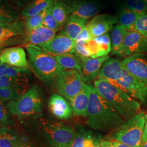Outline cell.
<instances>
[{
	"instance_id": "cell-41",
	"label": "cell",
	"mask_w": 147,
	"mask_h": 147,
	"mask_svg": "<svg viewBox=\"0 0 147 147\" xmlns=\"http://www.w3.org/2000/svg\"><path fill=\"white\" fill-rule=\"evenodd\" d=\"M112 145L114 146V147H131L128 145H126L125 144H124L123 143H121L120 142H118L117 141H113L111 142Z\"/></svg>"
},
{
	"instance_id": "cell-14",
	"label": "cell",
	"mask_w": 147,
	"mask_h": 147,
	"mask_svg": "<svg viewBox=\"0 0 147 147\" xmlns=\"http://www.w3.org/2000/svg\"><path fill=\"white\" fill-rule=\"evenodd\" d=\"M79 57L81 63V70L79 73L84 82H89L97 78L102 64L109 58V56L98 58L86 57L81 56H79Z\"/></svg>"
},
{
	"instance_id": "cell-33",
	"label": "cell",
	"mask_w": 147,
	"mask_h": 147,
	"mask_svg": "<svg viewBox=\"0 0 147 147\" xmlns=\"http://www.w3.org/2000/svg\"><path fill=\"white\" fill-rule=\"evenodd\" d=\"M53 5H51L47 9L46 14L42 22V26L57 32L61 27L53 16Z\"/></svg>"
},
{
	"instance_id": "cell-2",
	"label": "cell",
	"mask_w": 147,
	"mask_h": 147,
	"mask_svg": "<svg viewBox=\"0 0 147 147\" xmlns=\"http://www.w3.org/2000/svg\"><path fill=\"white\" fill-rule=\"evenodd\" d=\"M94 87L100 96L123 118L130 119L137 114L140 103L108 81L97 78Z\"/></svg>"
},
{
	"instance_id": "cell-25",
	"label": "cell",
	"mask_w": 147,
	"mask_h": 147,
	"mask_svg": "<svg viewBox=\"0 0 147 147\" xmlns=\"http://www.w3.org/2000/svg\"><path fill=\"white\" fill-rule=\"evenodd\" d=\"M20 20V14L5 0H0V25L9 24Z\"/></svg>"
},
{
	"instance_id": "cell-10",
	"label": "cell",
	"mask_w": 147,
	"mask_h": 147,
	"mask_svg": "<svg viewBox=\"0 0 147 147\" xmlns=\"http://www.w3.org/2000/svg\"><path fill=\"white\" fill-rule=\"evenodd\" d=\"M75 42L62 32L39 48L53 56L75 53Z\"/></svg>"
},
{
	"instance_id": "cell-20",
	"label": "cell",
	"mask_w": 147,
	"mask_h": 147,
	"mask_svg": "<svg viewBox=\"0 0 147 147\" xmlns=\"http://www.w3.org/2000/svg\"><path fill=\"white\" fill-rule=\"evenodd\" d=\"M90 88L91 85L85 84L84 88L80 93L70 101L74 115L82 117L87 116Z\"/></svg>"
},
{
	"instance_id": "cell-9",
	"label": "cell",
	"mask_w": 147,
	"mask_h": 147,
	"mask_svg": "<svg viewBox=\"0 0 147 147\" xmlns=\"http://www.w3.org/2000/svg\"><path fill=\"white\" fill-rule=\"evenodd\" d=\"M123 68L134 78L147 85V55L137 53L126 57L122 61Z\"/></svg>"
},
{
	"instance_id": "cell-46",
	"label": "cell",
	"mask_w": 147,
	"mask_h": 147,
	"mask_svg": "<svg viewBox=\"0 0 147 147\" xmlns=\"http://www.w3.org/2000/svg\"><path fill=\"white\" fill-rule=\"evenodd\" d=\"M146 121L147 122V113L146 115Z\"/></svg>"
},
{
	"instance_id": "cell-16",
	"label": "cell",
	"mask_w": 147,
	"mask_h": 147,
	"mask_svg": "<svg viewBox=\"0 0 147 147\" xmlns=\"http://www.w3.org/2000/svg\"><path fill=\"white\" fill-rule=\"evenodd\" d=\"M48 107L53 116L60 120H67L73 115L71 104L61 95H52L49 100Z\"/></svg>"
},
{
	"instance_id": "cell-30",
	"label": "cell",
	"mask_w": 147,
	"mask_h": 147,
	"mask_svg": "<svg viewBox=\"0 0 147 147\" xmlns=\"http://www.w3.org/2000/svg\"><path fill=\"white\" fill-rule=\"evenodd\" d=\"M46 11L47 9L36 16L25 18L24 22L26 28V33L42 26V22L46 14Z\"/></svg>"
},
{
	"instance_id": "cell-23",
	"label": "cell",
	"mask_w": 147,
	"mask_h": 147,
	"mask_svg": "<svg viewBox=\"0 0 147 147\" xmlns=\"http://www.w3.org/2000/svg\"><path fill=\"white\" fill-rule=\"evenodd\" d=\"M128 30L121 25H117L112 28L111 33V54L121 56L123 44Z\"/></svg>"
},
{
	"instance_id": "cell-7",
	"label": "cell",
	"mask_w": 147,
	"mask_h": 147,
	"mask_svg": "<svg viewBox=\"0 0 147 147\" xmlns=\"http://www.w3.org/2000/svg\"><path fill=\"white\" fill-rule=\"evenodd\" d=\"M54 81L58 94L70 101L80 93L85 84L80 74L75 70H64Z\"/></svg>"
},
{
	"instance_id": "cell-15",
	"label": "cell",
	"mask_w": 147,
	"mask_h": 147,
	"mask_svg": "<svg viewBox=\"0 0 147 147\" xmlns=\"http://www.w3.org/2000/svg\"><path fill=\"white\" fill-rule=\"evenodd\" d=\"M71 11V15L88 20L96 16L99 7L96 3L87 0H63Z\"/></svg>"
},
{
	"instance_id": "cell-17",
	"label": "cell",
	"mask_w": 147,
	"mask_h": 147,
	"mask_svg": "<svg viewBox=\"0 0 147 147\" xmlns=\"http://www.w3.org/2000/svg\"><path fill=\"white\" fill-rule=\"evenodd\" d=\"M122 61L117 58H109L102 64L98 78L112 83L121 78L123 73Z\"/></svg>"
},
{
	"instance_id": "cell-11",
	"label": "cell",
	"mask_w": 147,
	"mask_h": 147,
	"mask_svg": "<svg viewBox=\"0 0 147 147\" xmlns=\"http://www.w3.org/2000/svg\"><path fill=\"white\" fill-rule=\"evenodd\" d=\"M118 22V17L116 16L101 14L92 18L86 24V28L93 39L108 33Z\"/></svg>"
},
{
	"instance_id": "cell-39",
	"label": "cell",
	"mask_w": 147,
	"mask_h": 147,
	"mask_svg": "<svg viewBox=\"0 0 147 147\" xmlns=\"http://www.w3.org/2000/svg\"><path fill=\"white\" fill-rule=\"evenodd\" d=\"M93 38L91 37L89 32L86 28V26L84 28V30L80 33L79 36L77 38L75 42H88Z\"/></svg>"
},
{
	"instance_id": "cell-27",
	"label": "cell",
	"mask_w": 147,
	"mask_h": 147,
	"mask_svg": "<svg viewBox=\"0 0 147 147\" xmlns=\"http://www.w3.org/2000/svg\"><path fill=\"white\" fill-rule=\"evenodd\" d=\"M55 0H33L22 9L21 15L25 18L36 16L52 5Z\"/></svg>"
},
{
	"instance_id": "cell-6",
	"label": "cell",
	"mask_w": 147,
	"mask_h": 147,
	"mask_svg": "<svg viewBox=\"0 0 147 147\" xmlns=\"http://www.w3.org/2000/svg\"><path fill=\"white\" fill-rule=\"evenodd\" d=\"M43 131L50 147H71L76 136L72 126L62 122H43Z\"/></svg>"
},
{
	"instance_id": "cell-43",
	"label": "cell",
	"mask_w": 147,
	"mask_h": 147,
	"mask_svg": "<svg viewBox=\"0 0 147 147\" xmlns=\"http://www.w3.org/2000/svg\"><path fill=\"white\" fill-rule=\"evenodd\" d=\"M147 122L146 121V124L144 126V129L143 134V137H142V142L147 141Z\"/></svg>"
},
{
	"instance_id": "cell-24",
	"label": "cell",
	"mask_w": 147,
	"mask_h": 147,
	"mask_svg": "<svg viewBox=\"0 0 147 147\" xmlns=\"http://www.w3.org/2000/svg\"><path fill=\"white\" fill-rule=\"evenodd\" d=\"M53 14L59 25L62 27L68 21L71 11L63 1L55 0L53 5Z\"/></svg>"
},
{
	"instance_id": "cell-35",
	"label": "cell",
	"mask_w": 147,
	"mask_h": 147,
	"mask_svg": "<svg viewBox=\"0 0 147 147\" xmlns=\"http://www.w3.org/2000/svg\"><path fill=\"white\" fill-rule=\"evenodd\" d=\"M132 30L139 32L147 38V14L141 16L138 18Z\"/></svg>"
},
{
	"instance_id": "cell-45",
	"label": "cell",
	"mask_w": 147,
	"mask_h": 147,
	"mask_svg": "<svg viewBox=\"0 0 147 147\" xmlns=\"http://www.w3.org/2000/svg\"><path fill=\"white\" fill-rule=\"evenodd\" d=\"M33 147L31 146H30V145H26V144H22L20 147Z\"/></svg>"
},
{
	"instance_id": "cell-19",
	"label": "cell",
	"mask_w": 147,
	"mask_h": 147,
	"mask_svg": "<svg viewBox=\"0 0 147 147\" xmlns=\"http://www.w3.org/2000/svg\"><path fill=\"white\" fill-rule=\"evenodd\" d=\"M5 76L14 80L21 87L28 90L31 76L30 69L16 68L0 62V76Z\"/></svg>"
},
{
	"instance_id": "cell-34",
	"label": "cell",
	"mask_w": 147,
	"mask_h": 147,
	"mask_svg": "<svg viewBox=\"0 0 147 147\" xmlns=\"http://www.w3.org/2000/svg\"><path fill=\"white\" fill-rule=\"evenodd\" d=\"M93 39L98 44L102 56H108V54L111 51V40L109 33Z\"/></svg>"
},
{
	"instance_id": "cell-5",
	"label": "cell",
	"mask_w": 147,
	"mask_h": 147,
	"mask_svg": "<svg viewBox=\"0 0 147 147\" xmlns=\"http://www.w3.org/2000/svg\"><path fill=\"white\" fill-rule=\"evenodd\" d=\"M146 115L139 112L118 127L113 137L131 147H142V137L146 124Z\"/></svg>"
},
{
	"instance_id": "cell-28",
	"label": "cell",
	"mask_w": 147,
	"mask_h": 147,
	"mask_svg": "<svg viewBox=\"0 0 147 147\" xmlns=\"http://www.w3.org/2000/svg\"><path fill=\"white\" fill-rule=\"evenodd\" d=\"M140 16V14L131 9L123 7L119 13L118 22L119 25L125 27L128 31H131L136 21Z\"/></svg>"
},
{
	"instance_id": "cell-40",
	"label": "cell",
	"mask_w": 147,
	"mask_h": 147,
	"mask_svg": "<svg viewBox=\"0 0 147 147\" xmlns=\"http://www.w3.org/2000/svg\"><path fill=\"white\" fill-rule=\"evenodd\" d=\"M13 1L19 7L23 9L26 5H29L33 0H13Z\"/></svg>"
},
{
	"instance_id": "cell-31",
	"label": "cell",
	"mask_w": 147,
	"mask_h": 147,
	"mask_svg": "<svg viewBox=\"0 0 147 147\" xmlns=\"http://www.w3.org/2000/svg\"><path fill=\"white\" fill-rule=\"evenodd\" d=\"M124 7L141 16L147 14V2L143 0H125Z\"/></svg>"
},
{
	"instance_id": "cell-1",
	"label": "cell",
	"mask_w": 147,
	"mask_h": 147,
	"mask_svg": "<svg viewBox=\"0 0 147 147\" xmlns=\"http://www.w3.org/2000/svg\"><path fill=\"white\" fill-rule=\"evenodd\" d=\"M87 117L88 125L93 129L98 130L117 129L123 123V118L92 85Z\"/></svg>"
},
{
	"instance_id": "cell-42",
	"label": "cell",
	"mask_w": 147,
	"mask_h": 147,
	"mask_svg": "<svg viewBox=\"0 0 147 147\" xmlns=\"http://www.w3.org/2000/svg\"><path fill=\"white\" fill-rule=\"evenodd\" d=\"M98 147H114L111 142L104 141L100 142Z\"/></svg>"
},
{
	"instance_id": "cell-13",
	"label": "cell",
	"mask_w": 147,
	"mask_h": 147,
	"mask_svg": "<svg viewBox=\"0 0 147 147\" xmlns=\"http://www.w3.org/2000/svg\"><path fill=\"white\" fill-rule=\"evenodd\" d=\"M0 62L16 68L30 69L26 53L22 47H7L0 52Z\"/></svg>"
},
{
	"instance_id": "cell-12",
	"label": "cell",
	"mask_w": 147,
	"mask_h": 147,
	"mask_svg": "<svg viewBox=\"0 0 147 147\" xmlns=\"http://www.w3.org/2000/svg\"><path fill=\"white\" fill-rule=\"evenodd\" d=\"M147 52V38L136 31H128L123 44L121 56L126 57L134 54Z\"/></svg>"
},
{
	"instance_id": "cell-21",
	"label": "cell",
	"mask_w": 147,
	"mask_h": 147,
	"mask_svg": "<svg viewBox=\"0 0 147 147\" xmlns=\"http://www.w3.org/2000/svg\"><path fill=\"white\" fill-rule=\"evenodd\" d=\"M88 22V20L70 15L69 20L61 31L72 40H75L80 33L84 30Z\"/></svg>"
},
{
	"instance_id": "cell-4",
	"label": "cell",
	"mask_w": 147,
	"mask_h": 147,
	"mask_svg": "<svg viewBox=\"0 0 147 147\" xmlns=\"http://www.w3.org/2000/svg\"><path fill=\"white\" fill-rule=\"evenodd\" d=\"M7 109L19 119H23L42 112V97L37 86H33L16 101H10L5 106Z\"/></svg>"
},
{
	"instance_id": "cell-22",
	"label": "cell",
	"mask_w": 147,
	"mask_h": 147,
	"mask_svg": "<svg viewBox=\"0 0 147 147\" xmlns=\"http://www.w3.org/2000/svg\"><path fill=\"white\" fill-rule=\"evenodd\" d=\"M25 34V22L21 19L9 24L0 25V39L22 36Z\"/></svg>"
},
{
	"instance_id": "cell-29",
	"label": "cell",
	"mask_w": 147,
	"mask_h": 147,
	"mask_svg": "<svg viewBox=\"0 0 147 147\" xmlns=\"http://www.w3.org/2000/svg\"><path fill=\"white\" fill-rule=\"evenodd\" d=\"M55 57L58 64L65 70H75L79 72L80 71V59L76 53L58 55Z\"/></svg>"
},
{
	"instance_id": "cell-8",
	"label": "cell",
	"mask_w": 147,
	"mask_h": 147,
	"mask_svg": "<svg viewBox=\"0 0 147 147\" xmlns=\"http://www.w3.org/2000/svg\"><path fill=\"white\" fill-rule=\"evenodd\" d=\"M123 90L135 99L144 103L147 99V85L132 76L123 69V76L120 80L111 83Z\"/></svg>"
},
{
	"instance_id": "cell-36",
	"label": "cell",
	"mask_w": 147,
	"mask_h": 147,
	"mask_svg": "<svg viewBox=\"0 0 147 147\" xmlns=\"http://www.w3.org/2000/svg\"><path fill=\"white\" fill-rule=\"evenodd\" d=\"M8 113L9 112L3 105V102L0 100V127L9 125L10 123Z\"/></svg>"
},
{
	"instance_id": "cell-32",
	"label": "cell",
	"mask_w": 147,
	"mask_h": 147,
	"mask_svg": "<svg viewBox=\"0 0 147 147\" xmlns=\"http://www.w3.org/2000/svg\"><path fill=\"white\" fill-rule=\"evenodd\" d=\"M76 136L71 147H84L86 140L92 136L91 132L86 130L84 127L79 126L76 129Z\"/></svg>"
},
{
	"instance_id": "cell-18",
	"label": "cell",
	"mask_w": 147,
	"mask_h": 147,
	"mask_svg": "<svg viewBox=\"0 0 147 147\" xmlns=\"http://www.w3.org/2000/svg\"><path fill=\"white\" fill-rule=\"evenodd\" d=\"M56 32L42 26L26 33L24 44L40 47L50 42L56 35Z\"/></svg>"
},
{
	"instance_id": "cell-44",
	"label": "cell",
	"mask_w": 147,
	"mask_h": 147,
	"mask_svg": "<svg viewBox=\"0 0 147 147\" xmlns=\"http://www.w3.org/2000/svg\"><path fill=\"white\" fill-rule=\"evenodd\" d=\"M142 147H147V140L142 142Z\"/></svg>"
},
{
	"instance_id": "cell-47",
	"label": "cell",
	"mask_w": 147,
	"mask_h": 147,
	"mask_svg": "<svg viewBox=\"0 0 147 147\" xmlns=\"http://www.w3.org/2000/svg\"><path fill=\"white\" fill-rule=\"evenodd\" d=\"M143 1H146V2H147V0H143Z\"/></svg>"
},
{
	"instance_id": "cell-38",
	"label": "cell",
	"mask_w": 147,
	"mask_h": 147,
	"mask_svg": "<svg viewBox=\"0 0 147 147\" xmlns=\"http://www.w3.org/2000/svg\"><path fill=\"white\" fill-rule=\"evenodd\" d=\"M75 53L83 57H90V55L86 47V42H75Z\"/></svg>"
},
{
	"instance_id": "cell-26",
	"label": "cell",
	"mask_w": 147,
	"mask_h": 147,
	"mask_svg": "<svg viewBox=\"0 0 147 147\" xmlns=\"http://www.w3.org/2000/svg\"><path fill=\"white\" fill-rule=\"evenodd\" d=\"M22 144L16 131L8 127H0V147H19Z\"/></svg>"
},
{
	"instance_id": "cell-37",
	"label": "cell",
	"mask_w": 147,
	"mask_h": 147,
	"mask_svg": "<svg viewBox=\"0 0 147 147\" xmlns=\"http://www.w3.org/2000/svg\"><path fill=\"white\" fill-rule=\"evenodd\" d=\"M24 39L25 36L14 37L7 39H0V52L4 49V47L19 44L21 42V41L24 42Z\"/></svg>"
},
{
	"instance_id": "cell-3",
	"label": "cell",
	"mask_w": 147,
	"mask_h": 147,
	"mask_svg": "<svg viewBox=\"0 0 147 147\" xmlns=\"http://www.w3.org/2000/svg\"><path fill=\"white\" fill-rule=\"evenodd\" d=\"M30 67L37 78L47 84L51 82L65 69L58 64L55 56L33 45L26 47Z\"/></svg>"
}]
</instances>
